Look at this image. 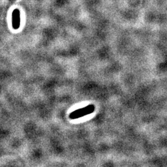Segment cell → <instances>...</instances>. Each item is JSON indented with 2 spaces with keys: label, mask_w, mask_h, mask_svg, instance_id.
<instances>
[{
  "label": "cell",
  "mask_w": 167,
  "mask_h": 167,
  "mask_svg": "<svg viewBox=\"0 0 167 167\" xmlns=\"http://www.w3.org/2000/svg\"><path fill=\"white\" fill-rule=\"evenodd\" d=\"M95 110V107L94 105H88L82 108L73 111L69 114V118L71 119H75L83 117L86 115L92 114Z\"/></svg>",
  "instance_id": "1"
},
{
  "label": "cell",
  "mask_w": 167,
  "mask_h": 167,
  "mask_svg": "<svg viewBox=\"0 0 167 167\" xmlns=\"http://www.w3.org/2000/svg\"><path fill=\"white\" fill-rule=\"evenodd\" d=\"M21 25V12L18 9H15L12 13V26L14 30H18Z\"/></svg>",
  "instance_id": "2"
}]
</instances>
